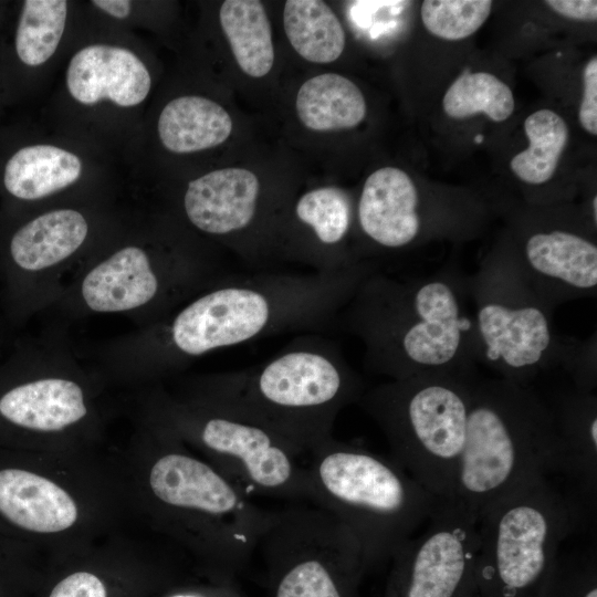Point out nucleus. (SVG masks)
I'll return each instance as SVG.
<instances>
[{"label":"nucleus","instance_id":"obj_1","mask_svg":"<svg viewBox=\"0 0 597 597\" xmlns=\"http://www.w3.org/2000/svg\"><path fill=\"white\" fill-rule=\"evenodd\" d=\"M374 269L223 274L160 320L105 343L94 368L109 389L161 385L202 356L266 336L334 324Z\"/></svg>","mask_w":597,"mask_h":597},{"label":"nucleus","instance_id":"obj_2","mask_svg":"<svg viewBox=\"0 0 597 597\" xmlns=\"http://www.w3.org/2000/svg\"><path fill=\"white\" fill-rule=\"evenodd\" d=\"M130 412L133 431L116 452L136 521L209 565H243L270 510L155 420Z\"/></svg>","mask_w":597,"mask_h":597},{"label":"nucleus","instance_id":"obj_3","mask_svg":"<svg viewBox=\"0 0 597 597\" xmlns=\"http://www.w3.org/2000/svg\"><path fill=\"white\" fill-rule=\"evenodd\" d=\"M468 277L447 269L399 279L367 274L335 323L360 339L364 365L388 380L426 373H476Z\"/></svg>","mask_w":597,"mask_h":597},{"label":"nucleus","instance_id":"obj_4","mask_svg":"<svg viewBox=\"0 0 597 597\" xmlns=\"http://www.w3.org/2000/svg\"><path fill=\"white\" fill-rule=\"evenodd\" d=\"M168 389L272 430L303 458L333 437L338 413L366 390L341 349L317 336L256 366L189 376Z\"/></svg>","mask_w":597,"mask_h":597},{"label":"nucleus","instance_id":"obj_5","mask_svg":"<svg viewBox=\"0 0 597 597\" xmlns=\"http://www.w3.org/2000/svg\"><path fill=\"white\" fill-rule=\"evenodd\" d=\"M108 391L76 356L64 327L14 339L0 356V441L61 455L107 450Z\"/></svg>","mask_w":597,"mask_h":597},{"label":"nucleus","instance_id":"obj_6","mask_svg":"<svg viewBox=\"0 0 597 597\" xmlns=\"http://www.w3.org/2000/svg\"><path fill=\"white\" fill-rule=\"evenodd\" d=\"M0 465V519L51 559L137 523L116 449L75 455L20 450Z\"/></svg>","mask_w":597,"mask_h":597},{"label":"nucleus","instance_id":"obj_7","mask_svg":"<svg viewBox=\"0 0 597 597\" xmlns=\"http://www.w3.org/2000/svg\"><path fill=\"white\" fill-rule=\"evenodd\" d=\"M478 364L501 378L526 385L540 373L564 366L575 388L596 387V342L557 334L554 308L528 281L514 253L489 256L468 277Z\"/></svg>","mask_w":597,"mask_h":597},{"label":"nucleus","instance_id":"obj_8","mask_svg":"<svg viewBox=\"0 0 597 597\" xmlns=\"http://www.w3.org/2000/svg\"><path fill=\"white\" fill-rule=\"evenodd\" d=\"M557 447L548 406L526 385L476 375L453 496L478 517L492 503L548 476Z\"/></svg>","mask_w":597,"mask_h":597},{"label":"nucleus","instance_id":"obj_9","mask_svg":"<svg viewBox=\"0 0 597 597\" xmlns=\"http://www.w3.org/2000/svg\"><path fill=\"white\" fill-rule=\"evenodd\" d=\"M305 458L312 504L349 530L365 567L391 559L425 526L439 502L391 457L357 443L332 437Z\"/></svg>","mask_w":597,"mask_h":597},{"label":"nucleus","instance_id":"obj_10","mask_svg":"<svg viewBox=\"0 0 597 597\" xmlns=\"http://www.w3.org/2000/svg\"><path fill=\"white\" fill-rule=\"evenodd\" d=\"M226 274L202 254L158 241L98 249L75 272L54 310L65 318L117 315L147 326Z\"/></svg>","mask_w":597,"mask_h":597},{"label":"nucleus","instance_id":"obj_11","mask_svg":"<svg viewBox=\"0 0 597 597\" xmlns=\"http://www.w3.org/2000/svg\"><path fill=\"white\" fill-rule=\"evenodd\" d=\"M132 404L251 498L312 504L303 455L272 430L179 396L165 385L135 391Z\"/></svg>","mask_w":597,"mask_h":597},{"label":"nucleus","instance_id":"obj_12","mask_svg":"<svg viewBox=\"0 0 597 597\" xmlns=\"http://www.w3.org/2000/svg\"><path fill=\"white\" fill-rule=\"evenodd\" d=\"M476 373H426L366 389L357 405L385 434L391 458L439 500L453 496Z\"/></svg>","mask_w":597,"mask_h":597},{"label":"nucleus","instance_id":"obj_13","mask_svg":"<svg viewBox=\"0 0 597 597\" xmlns=\"http://www.w3.org/2000/svg\"><path fill=\"white\" fill-rule=\"evenodd\" d=\"M574 531L568 504L548 476L492 503L478 517V597H537Z\"/></svg>","mask_w":597,"mask_h":597},{"label":"nucleus","instance_id":"obj_14","mask_svg":"<svg viewBox=\"0 0 597 597\" xmlns=\"http://www.w3.org/2000/svg\"><path fill=\"white\" fill-rule=\"evenodd\" d=\"M95 222L75 207L41 211L11 230L0 248V300L11 329L53 308L98 249Z\"/></svg>","mask_w":597,"mask_h":597},{"label":"nucleus","instance_id":"obj_15","mask_svg":"<svg viewBox=\"0 0 597 597\" xmlns=\"http://www.w3.org/2000/svg\"><path fill=\"white\" fill-rule=\"evenodd\" d=\"M256 549L275 576L273 597H355L366 568L349 530L310 503L270 510Z\"/></svg>","mask_w":597,"mask_h":597},{"label":"nucleus","instance_id":"obj_16","mask_svg":"<svg viewBox=\"0 0 597 597\" xmlns=\"http://www.w3.org/2000/svg\"><path fill=\"white\" fill-rule=\"evenodd\" d=\"M478 516L439 500L422 531L392 556L385 597H478Z\"/></svg>","mask_w":597,"mask_h":597},{"label":"nucleus","instance_id":"obj_17","mask_svg":"<svg viewBox=\"0 0 597 597\" xmlns=\"http://www.w3.org/2000/svg\"><path fill=\"white\" fill-rule=\"evenodd\" d=\"M557 447L551 473L566 482L562 492L576 530H595L597 506V397L576 389L551 406Z\"/></svg>","mask_w":597,"mask_h":597},{"label":"nucleus","instance_id":"obj_18","mask_svg":"<svg viewBox=\"0 0 597 597\" xmlns=\"http://www.w3.org/2000/svg\"><path fill=\"white\" fill-rule=\"evenodd\" d=\"M534 289L553 307L597 291V245L566 229L530 233L514 251Z\"/></svg>","mask_w":597,"mask_h":597},{"label":"nucleus","instance_id":"obj_19","mask_svg":"<svg viewBox=\"0 0 597 597\" xmlns=\"http://www.w3.org/2000/svg\"><path fill=\"white\" fill-rule=\"evenodd\" d=\"M65 83L69 94L80 104L108 101L126 108L146 100L151 76L133 51L111 44H91L70 60Z\"/></svg>","mask_w":597,"mask_h":597},{"label":"nucleus","instance_id":"obj_20","mask_svg":"<svg viewBox=\"0 0 597 597\" xmlns=\"http://www.w3.org/2000/svg\"><path fill=\"white\" fill-rule=\"evenodd\" d=\"M260 192V181L252 171L218 169L188 182L182 211L187 221L201 233L229 237L254 223Z\"/></svg>","mask_w":597,"mask_h":597},{"label":"nucleus","instance_id":"obj_21","mask_svg":"<svg viewBox=\"0 0 597 597\" xmlns=\"http://www.w3.org/2000/svg\"><path fill=\"white\" fill-rule=\"evenodd\" d=\"M419 191L407 172L383 167L370 174L360 192L358 227L376 245L398 250L415 243L423 230Z\"/></svg>","mask_w":597,"mask_h":597},{"label":"nucleus","instance_id":"obj_22","mask_svg":"<svg viewBox=\"0 0 597 597\" xmlns=\"http://www.w3.org/2000/svg\"><path fill=\"white\" fill-rule=\"evenodd\" d=\"M82 171L83 163L76 154L54 145H30L7 161L3 186L17 200L38 202L70 188Z\"/></svg>","mask_w":597,"mask_h":597},{"label":"nucleus","instance_id":"obj_23","mask_svg":"<svg viewBox=\"0 0 597 597\" xmlns=\"http://www.w3.org/2000/svg\"><path fill=\"white\" fill-rule=\"evenodd\" d=\"M229 113L199 95H182L168 102L157 122L163 146L176 154L210 149L224 143L232 132Z\"/></svg>","mask_w":597,"mask_h":597},{"label":"nucleus","instance_id":"obj_24","mask_svg":"<svg viewBox=\"0 0 597 597\" xmlns=\"http://www.w3.org/2000/svg\"><path fill=\"white\" fill-rule=\"evenodd\" d=\"M366 101L349 78L325 73L311 77L300 87L296 112L305 127L332 132L356 127L366 116Z\"/></svg>","mask_w":597,"mask_h":597},{"label":"nucleus","instance_id":"obj_25","mask_svg":"<svg viewBox=\"0 0 597 597\" xmlns=\"http://www.w3.org/2000/svg\"><path fill=\"white\" fill-rule=\"evenodd\" d=\"M219 20L240 69L249 76L266 75L274 62L272 30L258 0H226Z\"/></svg>","mask_w":597,"mask_h":597},{"label":"nucleus","instance_id":"obj_26","mask_svg":"<svg viewBox=\"0 0 597 597\" xmlns=\"http://www.w3.org/2000/svg\"><path fill=\"white\" fill-rule=\"evenodd\" d=\"M294 216L298 223L311 230L316 244L322 248V272H339L353 266L335 251L353 222V205L347 192L336 187L310 190L297 199Z\"/></svg>","mask_w":597,"mask_h":597},{"label":"nucleus","instance_id":"obj_27","mask_svg":"<svg viewBox=\"0 0 597 597\" xmlns=\"http://www.w3.org/2000/svg\"><path fill=\"white\" fill-rule=\"evenodd\" d=\"M283 24L293 49L310 62L331 63L344 51L345 32L342 23L323 1H286Z\"/></svg>","mask_w":597,"mask_h":597},{"label":"nucleus","instance_id":"obj_28","mask_svg":"<svg viewBox=\"0 0 597 597\" xmlns=\"http://www.w3.org/2000/svg\"><path fill=\"white\" fill-rule=\"evenodd\" d=\"M524 132L528 147L511 159V170L527 185H543L554 176L566 148L567 124L557 113L544 108L526 117Z\"/></svg>","mask_w":597,"mask_h":597},{"label":"nucleus","instance_id":"obj_29","mask_svg":"<svg viewBox=\"0 0 597 597\" xmlns=\"http://www.w3.org/2000/svg\"><path fill=\"white\" fill-rule=\"evenodd\" d=\"M67 18L64 0H25L15 33V51L22 63L39 66L57 50Z\"/></svg>","mask_w":597,"mask_h":597},{"label":"nucleus","instance_id":"obj_30","mask_svg":"<svg viewBox=\"0 0 597 597\" xmlns=\"http://www.w3.org/2000/svg\"><path fill=\"white\" fill-rule=\"evenodd\" d=\"M511 88L488 72H468L455 78L444 93L442 107L452 118L484 114L493 122H504L514 111Z\"/></svg>","mask_w":597,"mask_h":597},{"label":"nucleus","instance_id":"obj_31","mask_svg":"<svg viewBox=\"0 0 597 597\" xmlns=\"http://www.w3.org/2000/svg\"><path fill=\"white\" fill-rule=\"evenodd\" d=\"M490 0H426L421 4V20L429 33L459 41L476 32L489 18Z\"/></svg>","mask_w":597,"mask_h":597},{"label":"nucleus","instance_id":"obj_32","mask_svg":"<svg viewBox=\"0 0 597 597\" xmlns=\"http://www.w3.org/2000/svg\"><path fill=\"white\" fill-rule=\"evenodd\" d=\"M107 538L80 553L65 556L73 568L55 580L48 597H111L108 584L103 577Z\"/></svg>","mask_w":597,"mask_h":597},{"label":"nucleus","instance_id":"obj_33","mask_svg":"<svg viewBox=\"0 0 597 597\" xmlns=\"http://www.w3.org/2000/svg\"><path fill=\"white\" fill-rule=\"evenodd\" d=\"M537 597H597L596 547L559 551Z\"/></svg>","mask_w":597,"mask_h":597},{"label":"nucleus","instance_id":"obj_34","mask_svg":"<svg viewBox=\"0 0 597 597\" xmlns=\"http://www.w3.org/2000/svg\"><path fill=\"white\" fill-rule=\"evenodd\" d=\"M578 118L582 127L597 135V57L593 56L583 71V97Z\"/></svg>","mask_w":597,"mask_h":597},{"label":"nucleus","instance_id":"obj_35","mask_svg":"<svg viewBox=\"0 0 597 597\" xmlns=\"http://www.w3.org/2000/svg\"><path fill=\"white\" fill-rule=\"evenodd\" d=\"M545 3L557 14L580 21L597 19V2L595 0H548Z\"/></svg>","mask_w":597,"mask_h":597},{"label":"nucleus","instance_id":"obj_36","mask_svg":"<svg viewBox=\"0 0 597 597\" xmlns=\"http://www.w3.org/2000/svg\"><path fill=\"white\" fill-rule=\"evenodd\" d=\"M92 4L115 19L127 18L132 10V2L127 0H94Z\"/></svg>","mask_w":597,"mask_h":597},{"label":"nucleus","instance_id":"obj_37","mask_svg":"<svg viewBox=\"0 0 597 597\" xmlns=\"http://www.w3.org/2000/svg\"><path fill=\"white\" fill-rule=\"evenodd\" d=\"M12 332L11 327L8 324L6 318L1 300H0V356L6 352L10 346L12 341H9V334Z\"/></svg>","mask_w":597,"mask_h":597},{"label":"nucleus","instance_id":"obj_38","mask_svg":"<svg viewBox=\"0 0 597 597\" xmlns=\"http://www.w3.org/2000/svg\"><path fill=\"white\" fill-rule=\"evenodd\" d=\"M170 597H201V596L191 594V593H180V594H175Z\"/></svg>","mask_w":597,"mask_h":597}]
</instances>
